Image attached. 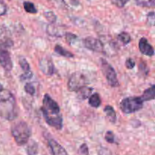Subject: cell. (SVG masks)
Listing matches in <instances>:
<instances>
[{"label":"cell","mask_w":155,"mask_h":155,"mask_svg":"<svg viewBox=\"0 0 155 155\" xmlns=\"http://www.w3.org/2000/svg\"><path fill=\"white\" fill-rule=\"evenodd\" d=\"M44 16L45 18L49 21L50 23L51 24H54L55 23V21H57V16L54 15V12H44Z\"/></svg>","instance_id":"23"},{"label":"cell","mask_w":155,"mask_h":155,"mask_svg":"<svg viewBox=\"0 0 155 155\" xmlns=\"http://www.w3.org/2000/svg\"><path fill=\"white\" fill-rule=\"evenodd\" d=\"M143 107V101L140 97H128L122 100L120 107L123 113L130 114L141 110Z\"/></svg>","instance_id":"4"},{"label":"cell","mask_w":155,"mask_h":155,"mask_svg":"<svg viewBox=\"0 0 155 155\" xmlns=\"http://www.w3.org/2000/svg\"><path fill=\"white\" fill-rule=\"evenodd\" d=\"M105 140L108 143H114V134L112 131H107L105 134Z\"/></svg>","instance_id":"28"},{"label":"cell","mask_w":155,"mask_h":155,"mask_svg":"<svg viewBox=\"0 0 155 155\" xmlns=\"http://www.w3.org/2000/svg\"><path fill=\"white\" fill-rule=\"evenodd\" d=\"M24 90L27 92V94L30 95H33L36 92V90H35V87L32 83H27V84L24 86Z\"/></svg>","instance_id":"24"},{"label":"cell","mask_w":155,"mask_h":155,"mask_svg":"<svg viewBox=\"0 0 155 155\" xmlns=\"http://www.w3.org/2000/svg\"><path fill=\"white\" fill-rule=\"evenodd\" d=\"M86 85V78L82 73L75 72L71 76L68 83V87L70 91L77 92L80 89Z\"/></svg>","instance_id":"6"},{"label":"cell","mask_w":155,"mask_h":155,"mask_svg":"<svg viewBox=\"0 0 155 155\" xmlns=\"http://www.w3.org/2000/svg\"><path fill=\"white\" fill-rule=\"evenodd\" d=\"M104 112L109 120L111 123H115L117 120V115L114 107L110 105H107L104 109Z\"/></svg>","instance_id":"15"},{"label":"cell","mask_w":155,"mask_h":155,"mask_svg":"<svg viewBox=\"0 0 155 155\" xmlns=\"http://www.w3.org/2000/svg\"><path fill=\"white\" fill-rule=\"evenodd\" d=\"M135 66H136V61H135L134 59L131 58H129L126 61V67H127V68H128V69H133Z\"/></svg>","instance_id":"29"},{"label":"cell","mask_w":155,"mask_h":155,"mask_svg":"<svg viewBox=\"0 0 155 155\" xmlns=\"http://www.w3.org/2000/svg\"><path fill=\"white\" fill-rule=\"evenodd\" d=\"M155 86L154 85H152L151 87L147 89L145 92H143L142 96L140 97L143 101H151V100L154 99V95H155Z\"/></svg>","instance_id":"13"},{"label":"cell","mask_w":155,"mask_h":155,"mask_svg":"<svg viewBox=\"0 0 155 155\" xmlns=\"http://www.w3.org/2000/svg\"><path fill=\"white\" fill-rule=\"evenodd\" d=\"M137 5L145 8H154L155 0H134Z\"/></svg>","instance_id":"19"},{"label":"cell","mask_w":155,"mask_h":155,"mask_svg":"<svg viewBox=\"0 0 155 155\" xmlns=\"http://www.w3.org/2000/svg\"><path fill=\"white\" fill-rule=\"evenodd\" d=\"M6 12H7V6L2 1L0 0V17L5 15Z\"/></svg>","instance_id":"31"},{"label":"cell","mask_w":155,"mask_h":155,"mask_svg":"<svg viewBox=\"0 0 155 155\" xmlns=\"http://www.w3.org/2000/svg\"><path fill=\"white\" fill-rule=\"evenodd\" d=\"M40 71L46 76H52L54 73V65L50 58H43L39 61Z\"/></svg>","instance_id":"9"},{"label":"cell","mask_w":155,"mask_h":155,"mask_svg":"<svg viewBox=\"0 0 155 155\" xmlns=\"http://www.w3.org/2000/svg\"><path fill=\"white\" fill-rule=\"evenodd\" d=\"M65 36H66V39L68 43H69V45H72L73 42H76L75 40L77 39V36L75 34H73V33H66Z\"/></svg>","instance_id":"27"},{"label":"cell","mask_w":155,"mask_h":155,"mask_svg":"<svg viewBox=\"0 0 155 155\" xmlns=\"http://www.w3.org/2000/svg\"><path fill=\"white\" fill-rule=\"evenodd\" d=\"M54 51L57 53L59 55H61L63 57L68 58H74V55L73 54L72 52L69 51L68 50L64 48L61 45H56L54 47Z\"/></svg>","instance_id":"16"},{"label":"cell","mask_w":155,"mask_h":155,"mask_svg":"<svg viewBox=\"0 0 155 155\" xmlns=\"http://www.w3.org/2000/svg\"><path fill=\"white\" fill-rule=\"evenodd\" d=\"M130 0H110L111 3L117 8H124Z\"/></svg>","instance_id":"26"},{"label":"cell","mask_w":155,"mask_h":155,"mask_svg":"<svg viewBox=\"0 0 155 155\" xmlns=\"http://www.w3.org/2000/svg\"><path fill=\"white\" fill-rule=\"evenodd\" d=\"M24 8L26 12L30 14H36L37 12V9H36V6L31 2H24Z\"/></svg>","instance_id":"20"},{"label":"cell","mask_w":155,"mask_h":155,"mask_svg":"<svg viewBox=\"0 0 155 155\" xmlns=\"http://www.w3.org/2000/svg\"><path fill=\"white\" fill-rule=\"evenodd\" d=\"M12 135L19 146L26 145L31 136V130L24 121H19L12 127Z\"/></svg>","instance_id":"3"},{"label":"cell","mask_w":155,"mask_h":155,"mask_svg":"<svg viewBox=\"0 0 155 155\" xmlns=\"http://www.w3.org/2000/svg\"><path fill=\"white\" fill-rule=\"evenodd\" d=\"M85 47L95 52H104V45L98 39L92 36H88L83 40Z\"/></svg>","instance_id":"8"},{"label":"cell","mask_w":155,"mask_h":155,"mask_svg":"<svg viewBox=\"0 0 155 155\" xmlns=\"http://www.w3.org/2000/svg\"><path fill=\"white\" fill-rule=\"evenodd\" d=\"M98 155H114L113 153L107 148H104V147H101L98 150Z\"/></svg>","instance_id":"30"},{"label":"cell","mask_w":155,"mask_h":155,"mask_svg":"<svg viewBox=\"0 0 155 155\" xmlns=\"http://www.w3.org/2000/svg\"><path fill=\"white\" fill-rule=\"evenodd\" d=\"M48 146L51 150L52 155H68L66 150L54 139H50L48 141Z\"/></svg>","instance_id":"11"},{"label":"cell","mask_w":155,"mask_h":155,"mask_svg":"<svg viewBox=\"0 0 155 155\" xmlns=\"http://www.w3.org/2000/svg\"><path fill=\"white\" fill-rule=\"evenodd\" d=\"M89 104H90L92 107H95V108H98V107L101 105V101L98 93H94L89 97Z\"/></svg>","instance_id":"17"},{"label":"cell","mask_w":155,"mask_h":155,"mask_svg":"<svg viewBox=\"0 0 155 155\" xmlns=\"http://www.w3.org/2000/svg\"><path fill=\"white\" fill-rule=\"evenodd\" d=\"M79 155H89V148L86 144H82L78 150Z\"/></svg>","instance_id":"25"},{"label":"cell","mask_w":155,"mask_h":155,"mask_svg":"<svg viewBox=\"0 0 155 155\" xmlns=\"http://www.w3.org/2000/svg\"><path fill=\"white\" fill-rule=\"evenodd\" d=\"M92 92V88L83 86V87H82L81 89H80L78 91H77V92H78V97L80 98V99L84 100L86 99V98H87L88 97L91 95Z\"/></svg>","instance_id":"18"},{"label":"cell","mask_w":155,"mask_h":155,"mask_svg":"<svg viewBox=\"0 0 155 155\" xmlns=\"http://www.w3.org/2000/svg\"><path fill=\"white\" fill-rule=\"evenodd\" d=\"M50 3L59 8H67V4L64 0H48Z\"/></svg>","instance_id":"22"},{"label":"cell","mask_w":155,"mask_h":155,"mask_svg":"<svg viewBox=\"0 0 155 155\" xmlns=\"http://www.w3.org/2000/svg\"><path fill=\"white\" fill-rule=\"evenodd\" d=\"M0 117L7 120H13L18 117L16 99L7 89L0 92Z\"/></svg>","instance_id":"2"},{"label":"cell","mask_w":155,"mask_h":155,"mask_svg":"<svg viewBox=\"0 0 155 155\" xmlns=\"http://www.w3.org/2000/svg\"><path fill=\"white\" fill-rule=\"evenodd\" d=\"M8 48V45L5 43L0 44V65L6 71H11L13 68V63Z\"/></svg>","instance_id":"7"},{"label":"cell","mask_w":155,"mask_h":155,"mask_svg":"<svg viewBox=\"0 0 155 155\" xmlns=\"http://www.w3.org/2000/svg\"><path fill=\"white\" fill-rule=\"evenodd\" d=\"M19 64L21 66V69L24 71V74L21 76V80H25L30 79L33 77V73L30 70V67L29 65V63L24 58H21L19 60Z\"/></svg>","instance_id":"12"},{"label":"cell","mask_w":155,"mask_h":155,"mask_svg":"<svg viewBox=\"0 0 155 155\" xmlns=\"http://www.w3.org/2000/svg\"><path fill=\"white\" fill-rule=\"evenodd\" d=\"M2 89H3V86H2L1 84H0V92H1V91L2 90Z\"/></svg>","instance_id":"32"},{"label":"cell","mask_w":155,"mask_h":155,"mask_svg":"<svg viewBox=\"0 0 155 155\" xmlns=\"http://www.w3.org/2000/svg\"><path fill=\"white\" fill-rule=\"evenodd\" d=\"M45 120L50 127L56 130H61L63 127V118L59 105L48 94L44 95L42 106L41 107Z\"/></svg>","instance_id":"1"},{"label":"cell","mask_w":155,"mask_h":155,"mask_svg":"<svg viewBox=\"0 0 155 155\" xmlns=\"http://www.w3.org/2000/svg\"><path fill=\"white\" fill-rule=\"evenodd\" d=\"M27 146L26 148V151L28 155H36L39 151V146H38L37 142L35 141H30V142H27Z\"/></svg>","instance_id":"14"},{"label":"cell","mask_w":155,"mask_h":155,"mask_svg":"<svg viewBox=\"0 0 155 155\" xmlns=\"http://www.w3.org/2000/svg\"><path fill=\"white\" fill-rule=\"evenodd\" d=\"M100 63H101V70L108 84L111 87H117L119 86V82L114 68L104 58H101Z\"/></svg>","instance_id":"5"},{"label":"cell","mask_w":155,"mask_h":155,"mask_svg":"<svg viewBox=\"0 0 155 155\" xmlns=\"http://www.w3.org/2000/svg\"><path fill=\"white\" fill-rule=\"evenodd\" d=\"M118 39L124 45H127L131 41V36H130L129 33H126V32H123V33H120L118 35Z\"/></svg>","instance_id":"21"},{"label":"cell","mask_w":155,"mask_h":155,"mask_svg":"<svg viewBox=\"0 0 155 155\" xmlns=\"http://www.w3.org/2000/svg\"><path fill=\"white\" fill-rule=\"evenodd\" d=\"M139 50L143 54L147 56H153L154 54V49L151 44L148 43L146 38L142 37L139 43Z\"/></svg>","instance_id":"10"}]
</instances>
